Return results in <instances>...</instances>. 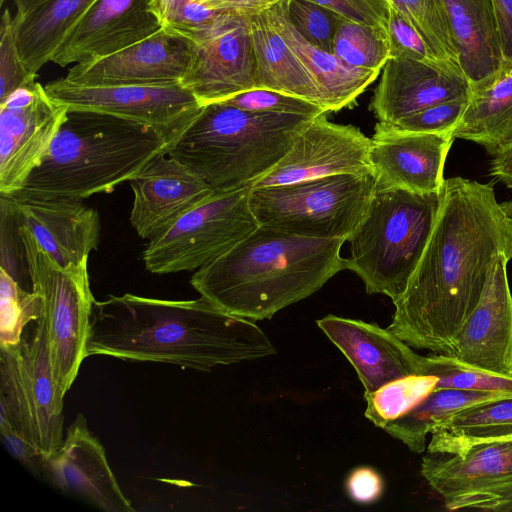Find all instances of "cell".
Segmentation results:
<instances>
[{
	"instance_id": "7a4b0ae2",
	"label": "cell",
	"mask_w": 512,
	"mask_h": 512,
	"mask_svg": "<svg viewBox=\"0 0 512 512\" xmlns=\"http://www.w3.org/2000/svg\"><path fill=\"white\" fill-rule=\"evenodd\" d=\"M88 355L209 371L276 354L251 320L204 298L165 300L130 293L93 304Z\"/></svg>"
},
{
	"instance_id": "f546056e",
	"label": "cell",
	"mask_w": 512,
	"mask_h": 512,
	"mask_svg": "<svg viewBox=\"0 0 512 512\" xmlns=\"http://www.w3.org/2000/svg\"><path fill=\"white\" fill-rule=\"evenodd\" d=\"M512 434V397L469 406L433 428L427 451L459 454Z\"/></svg>"
},
{
	"instance_id": "5b68a950",
	"label": "cell",
	"mask_w": 512,
	"mask_h": 512,
	"mask_svg": "<svg viewBox=\"0 0 512 512\" xmlns=\"http://www.w3.org/2000/svg\"><path fill=\"white\" fill-rule=\"evenodd\" d=\"M314 117L210 103L182 129L167 154L213 190L251 188L287 154Z\"/></svg>"
},
{
	"instance_id": "60d3db41",
	"label": "cell",
	"mask_w": 512,
	"mask_h": 512,
	"mask_svg": "<svg viewBox=\"0 0 512 512\" xmlns=\"http://www.w3.org/2000/svg\"><path fill=\"white\" fill-rule=\"evenodd\" d=\"M468 100L441 102L392 124L395 128L415 133H453L467 106Z\"/></svg>"
},
{
	"instance_id": "8fae6325",
	"label": "cell",
	"mask_w": 512,
	"mask_h": 512,
	"mask_svg": "<svg viewBox=\"0 0 512 512\" xmlns=\"http://www.w3.org/2000/svg\"><path fill=\"white\" fill-rule=\"evenodd\" d=\"M421 474L450 511H512V440L479 443L459 454L427 452Z\"/></svg>"
},
{
	"instance_id": "ab89813d",
	"label": "cell",
	"mask_w": 512,
	"mask_h": 512,
	"mask_svg": "<svg viewBox=\"0 0 512 512\" xmlns=\"http://www.w3.org/2000/svg\"><path fill=\"white\" fill-rule=\"evenodd\" d=\"M240 109L254 112L318 116L327 113L319 104L307 99L269 89H251L225 100Z\"/></svg>"
},
{
	"instance_id": "d590c367",
	"label": "cell",
	"mask_w": 512,
	"mask_h": 512,
	"mask_svg": "<svg viewBox=\"0 0 512 512\" xmlns=\"http://www.w3.org/2000/svg\"><path fill=\"white\" fill-rule=\"evenodd\" d=\"M421 375L437 377L435 389H458L512 395V377L482 371L440 353L423 356Z\"/></svg>"
},
{
	"instance_id": "ac0fdd59",
	"label": "cell",
	"mask_w": 512,
	"mask_h": 512,
	"mask_svg": "<svg viewBox=\"0 0 512 512\" xmlns=\"http://www.w3.org/2000/svg\"><path fill=\"white\" fill-rule=\"evenodd\" d=\"M161 28L151 0H96L64 36L51 62L65 67L105 58Z\"/></svg>"
},
{
	"instance_id": "d6986e66",
	"label": "cell",
	"mask_w": 512,
	"mask_h": 512,
	"mask_svg": "<svg viewBox=\"0 0 512 512\" xmlns=\"http://www.w3.org/2000/svg\"><path fill=\"white\" fill-rule=\"evenodd\" d=\"M371 138L370 161L376 189L439 192L453 133H415L377 122Z\"/></svg>"
},
{
	"instance_id": "3957f363",
	"label": "cell",
	"mask_w": 512,
	"mask_h": 512,
	"mask_svg": "<svg viewBox=\"0 0 512 512\" xmlns=\"http://www.w3.org/2000/svg\"><path fill=\"white\" fill-rule=\"evenodd\" d=\"M345 241L299 237L259 226L196 270L191 285L229 314L252 321L271 319L345 269L340 254Z\"/></svg>"
},
{
	"instance_id": "30bf717a",
	"label": "cell",
	"mask_w": 512,
	"mask_h": 512,
	"mask_svg": "<svg viewBox=\"0 0 512 512\" xmlns=\"http://www.w3.org/2000/svg\"><path fill=\"white\" fill-rule=\"evenodd\" d=\"M250 190H214L153 235L143 252L146 269L154 274L198 270L247 237L259 227Z\"/></svg>"
},
{
	"instance_id": "b9f144b4",
	"label": "cell",
	"mask_w": 512,
	"mask_h": 512,
	"mask_svg": "<svg viewBox=\"0 0 512 512\" xmlns=\"http://www.w3.org/2000/svg\"><path fill=\"white\" fill-rule=\"evenodd\" d=\"M387 35L390 47V58L404 57L419 61L437 58L419 32L392 5L389 9Z\"/></svg>"
},
{
	"instance_id": "4dcf8cb0",
	"label": "cell",
	"mask_w": 512,
	"mask_h": 512,
	"mask_svg": "<svg viewBox=\"0 0 512 512\" xmlns=\"http://www.w3.org/2000/svg\"><path fill=\"white\" fill-rule=\"evenodd\" d=\"M506 397H512V395L458 389H434L407 413L389 422L384 430L405 444L410 451L420 454L427 448L426 439L433 428L456 412L475 404Z\"/></svg>"
},
{
	"instance_id": "1f68e13d",
	"label": "cell",
	"mask_w": 512,
	"mask_h": 512,
	"mask_svg": "<svg viewBox=\"0 0 512 512\" xmlns=\"http://www.w3.org/2000/svg\"><path fill=\"white\" fill-rule=\"evenodd\" d=\"M333 54L353 68L380 72L390 58L387 30L343 18L334 37Z\"/></svg>"
},
{
	"instance_id": "8d00e7d4",
	"label": "cell",
	"mask_w": 512,
	"mask_h": 512,
	"mask_svg": "<svg viewBox=\"0 0 512 512\" xmlns=\"http://www.w3.org/2000/svg\"><path fill=\"white\" fill-rule=\"evenodd\" d=\"M0 348L20 344L24 328L42 314V300L34 292L24 290L4 269L0 268Z\"/></svg>"
},
{
	"instance_id": "836d02e7",
	"label": "cell",
	"mask_w": 512,
	"mask_h": 512,
	"mask_svg": "<svg viewBox=\"0 0 512 512\" xmlns=\"http://www.w3.org/2000/svg\"><path fill=\"white\" fill-rule=\"evenodd\" d=\"M419 32L440 59L459 60L444 0H388Z\"/></svg>"
},
{
	"instance_id": "7bdbcfd3",
	"label": "cell",
	"mask_w": 512,
	"mask_h": 512,
	"mask_svg": "<svg viewBox=\"0 0 512 512\" xmlns=\"http://www.w3.org/2000/svg\"><path fill=\"white\" fill-rule=\"evenodd\" d=\"M328 8L353 22L378 26L387 30L388 0H309Z\"/></svg>"
},
{
	"instance_id": "ba28073f",
	"label": "cell",
	"mask_w": 512,
	"mask_h": 512,
	"mask_svg": "<svg viewBox=\"0 0 512 512\" xmlns=\"http://www.w3.org/2000/svg\"><path fill=\"white\" fill-rule=\"evenodd\" d=\"M18 231L32 291L42 300L53 378L58 397L64 401L83 360L89 356L87 348L95 299L90 289L88 259L63 267L19 222Z\"/></svg>"
},
{
	"instance_id": "4fadbf2b",
	"label": "cell",
	"mask_w": 512,
	"mask_h": 512,
	"mask_svg": "<svg viewBox=\"0 0 512 512\" xmlns=\"http://www.w3.org/2000/svg\"><path fill=\"white\" fill-rule=\"evenodd\" d=\"M39 82L22 87L0 103V194L22 190L67 118Z\"/></svg>"
},
{
	"instance_id": "603a6c76",
	"label": "cell",
	"mask_w": 512,
	"mask_h": 512,
	"mask_svg": "<svg viewBox=\"0 0 512 512\" xmlns=\"http://www.w3.org/2000/svg\"><path fill=\"white\" fill-rule=\"evenodd\" d=\"M129 182L133 191L130 222L143 239H150L214 191L167 153L155 156Z\"/></svg>"
},
{
	"instance_id": "74e56055",
	"label": "cell",
	"mask_w": 512,
	"mask_h": 512,
	"mask_svg": "<svg viewBox=\"0 0 512 512\" xmlns=\"http://www.w3.org/2000/svg\"><path fill=\"white\" fill-rule=\"evenodd\" d=\"M296 30L318 48L333 53L334 37L344 17L309 0H287Z\"/></svg>"
},
{
	"instance_id": "6da1fadb",
	"label": "cell",
	"mask_w": 512,
	"mask_h": 512,
	"mask_svg": "<svg viewBox=\"0 0 512 512\" xmlns=\"http://www.w3.org/2000/svg\"><path fill=\"white\" fill-rule=\"evenodd\" d=\"M499 254L512 259V201L493 184L444 180L443 200L422 257L388 329L416 349L448 354L478 305Z\"/></svg>"
},
{
	"instance_id": "cb8c5ba5",
	"label": "cell",
	"mask_w": 512,
	"mask_h": 512,
	"mask_svg": "<svg viewBox=\"0 0 512 512\" xmlns=\"http://www.w3.org/2000/svg\"><path fill=\"white\" fill-rule=\"evenodd\" d=\"M8 196L17 221L59 265L81 263L98 247V212L82 204L81 200Z\"/></svg>"
},
{
	"instance_id": "e0dca14e",
	"label": "cell",
	"mask_w": 512,
	"mask_h": 512,
	"mask_svg": "<svg viewBox=\"0 0 512 512\" xmlns=\"http://www.w3.org/2000/svg\"><path fill=\"white\" fill-rule=\"evenodd\" d=\"M471 86L459 60L389 58L369 109L379 122L395 123L429 106L469 100Z\"/></svg>"
},
{
	"instance_id": "2e32d148",
	"label": "cell",
	"mask_w": 512,
	"mask_h": 512,
	"mask_svg": "<svg viewBox=\"0 0 512 512\" xmlns=\"http://www.w3.org/2000/svg\"><path fill=\"white\" fill-rule=\"evenodd\" d=\"M194 50L193 41L161 28L108 57L73 65L64 78L86 86L181 84Z\"/></svg>"
},
{
	"instance_id": "ffe728a7",
	"label": "cell",
	"mask_w": 512,
	"mask_h": 512,
	"mask_svg": "<svg viewBox=\"0 0 512 512\" xmlns=\"http://www.w3.org/2000/svg\"><path fill=\"white\" fill-rule=\"evenodd\" d=\"M509 257L496 258L484 293L447 355L482 371L512 377V294Z\"/></svg>"
},
{
	"instance_id": "e575fe53",
	"label": "cell",
	"mask_w": 512,
	"mask_h": 512,
	"mask_svg": "<svg viewBox=\"0 0 512 512\" xmlns=\"http://www.w3.org/2000/svg\"><path fill=\"white\" fill-rule=\"evenodd\" d=\"M162 28L199 43L227 19L230 13L212 8L206 0H151Z\"/></svg>"
},
{
	"instance_id": "f907efd6",
	"label": "cell",
	"mask_w": 512,
	"mask_h": 512,
	"mask_svg": "<svg viewBox=\"0 0 512 512\" xmlns=\"http://www.w3.org/2000/svg\"><path fill=\"white\" fill-rule=\"evenodd\" d=\"M1 1V4H3L5 2V0H0Z\"/></svg>"
},
{
	"instance_id": "d6a6232c",
	"label": "cell",
	"mask_w": 512,
	"mask_h": 512,
	"mask_svg": "<svg viewBox=\"0 0 512 512\" xmlns=\"http://www.w3.org/2000/svg\"><path fill=\"white\" fill-rule=\"evenodd\" d=\"M438 379L431 375H409L391 381L378 390L365 394V417L384 429L391 421L407 413L436 387Z\"/></svg>"
},
{
	"instance_id": "ee69618b",
	"label": "cell",
	"mask_w": 512,
	"mask_h": 512,
	"mask_svg": "<svg viewBox=\"0 0 512 512\" xmlns=\"http://www.w3.org/2000/svg\"><path fill=\"white\" fill-rule=\"evenodd\" d=\"M0 435L7 451L33 471L44 469V459L29 441L18 434L9 421L0 416Z\"/></svg>"
},
{
	"instance_id": "484cf974",
	"label": "cell",
	"mask_w": 512,
	"mask_h": 512,
	"mask_svg": "<svg viewBox=\"0 0 512 512\" xmlns=\"http://www.w3.org/2000/svg\"><path fill=\"white\" fill-rule=\"evenodd\" d=\"M470 86L453 136L478 143L494 156L512 146V63L503 61L497 71Z\"/></svg>"
},
{
	"instance_id": "9a60e30c",
	"label": "cell",
	"mask_w": 512,
	"mask_h": 512,
	"mask_svg": "<svg viewBox=\"0 0 512 512\" xmlns=\"http://www.w3.org/2000/svg\"><path fill=\"white\" fill-rule=\"evenodd\" d=\"M250 18L232 14L195 44L181 85L202 106L257 88Z\"/></svg>"
},
{
	"instance_id": "7c38bea8",
	"label": "cell",
	"mask_w": 512,
	"mask_h": 512,
	"mask_svg": "<svg viewBox=\"0 0 512 512\" xmlns=\"http://www.w3.org/2000/svg\"><path fill=\"white\" fill-rule=\"evenodd\" d=\"M44 87L54 102L68 110L108 114L148 125L171 143L202 107L181 84L86 86L60 78Z\"/></svg>"
},
{
	"instance_id": "681fc988",
	"label": "cell",
	"mask_w": 512,
	"mask_h": 512,
	"mask_svg": "<svg viewBox=\"0 0 512 512\" xmlns=\"http://www.w3.org/2000/svg\"><path fill=\"white\" fill-rule=\"evenodd\" d=\"M49 0H13L18 15L26 14Z\"/></svg>"
},
{
	"instance_id": "f6af8a7d",
	"label": "cell",
	"mask_w": 512,
	"mask_h": 512,
	"mask_svg": "<svg viewBox=\"0 0 512 512\" xmlns=\"http://www.w3.org/2000/svg\"><path fill=\"white\" fill-rule=\"evenodd\" d=\"M383 479L371 467H358L347 478L346 488L351 499L358 503H372L383 492Z\"/></svg>"
},
{
	"instance_id": "83f0119b",
	"label": "cell",
	"mask_w": 512,
	"mask_h": 512,
	"mask_svg": "<svg viewBox=\"0 0 512 512\" xmlns=\"http://www.w3.org/2000/svg\"><path fill=\"white\" fill-rule=\"evenodd\" d=\"M250 27L257 88L298 96L322 106L314 79L273 26L267 11L252 16Z\"/></svg>"
},
{
	"instance_id": "c3c4849f",
	"label": "cell",
	"mask_w": 512,
	"mask_h": 512,
	"mask_svg": "<svg viewBox=\"0 0 512 512\" xmlns=\"http://www.w3.org/2000/svg\"><path fill=\"white\" fill-rule=\"evenodd\" d=\"M490 175L512 188V146L493 156Z\"/></svg>"
},
{
	"instance_id": "5bb4252c",
	"label": "cell",
	"mask_w": 512,
	"mask_h": 512,
	"mask_svg": "<svg viewBox=\"0 0 512 512\" xmlns=\"http://www.w3.org/2000/svg\"><path fill=\"white\" fill-rule=\"evenodd\" d=\"M370 149L371 138L358 127L332 123L323 113L311 120L287 154L251 188L336 174L373 173Z\"/></svg>"
},
{
	"instance_id": "4316f807",
	"label": "cell",
	"mask_w": 512,
	"mask_h": 512,
	"mask_svg": "<svg viewBox=\"0 0 512 512\" xmlns=\"http://www.w3.org/2000/svg\"><path fill=\"white\" fill-rule=\"evenodd\" d=\"M460 64L474 84L503 63L492 0H444Z\"/></svg>"
},
{
	"instance_id": "9c48e42d",
	"label": "cell",
	"mask_w": 512,
	"mask_h": 512,
	"mask_svg": "<svg viewBox=\"0 0 512 512\" xmlns=\"http://www.w3.org/2000/svg\"><path fill=\"white\" fill-rule=\"evenodd\" d=\"M0 349V416L45 460L64 439V401L53 378L43 313L18 346Z\"/></svg>"
},
{
	"instance_id": "8992f818",
	"label": "cell",
	"mask_w": 512,
	"mask_h": 512,
	"mask_svg": "<svg viewBox=\"0 0 512 512\" xmlns=\"http://www.w3.org/2000/svg\"><path fill=\"white\" fill-rule=\"evenodd\" d=\"M444 185V184H443ZM443 200L439 192L376 189L366 213L348 240L345 269L356 273L368 294H383L395 302L405 292Z\"/></svg>"
},
{
	"instance_id": "f1b7e54d",
	"label": "cell",
	"mask_w": 512,
	"mask_h": 512,
	"mask_svg": "<svg viewBox=\"0 0 512 512\" xmlns=\"http://www.w3.org/2000/svg\"><path fill=\"white\" fill-rule=\"evenodd\" d=\"M96 0H49L14 16L17 45L27 70L37 72L52 56L70 28Z\"/></svg>"
},
{
	"instance_id": "44dd1931",
	"label": "cell",
	"mask_w": 512,
	"mask_h": 512,
	"mask_svg": "<svg viewBox=\"0 0 512 512\" xmlns=\"http://www.w3.org/2000/svg\"><path fill=\"white\" fill-rule=\"evenodd\" d=\"M43 471L59 490L107 512H134L108 463L105 448L78 414Z\"/></svg>"
},
{
	"instance_id": "7402d4cb",
	"label": "cell",
	"mask_w": 512,
	"mask_h": 512,
	"mask_svg": "<svg viewBox=\"0 0 512 512\" xmlns=\"http://www.w3.org/2000/svg\"><path fill=\"white\" fill-rule=\"evenodd\" d=\"M316 323L352 364L364 395L396 379L421 375L423 356L388 328L335 315Z\"/></svg>"
},
{
	"instance_id": "277c9868",
	"label": "cell",
	"mask_w": 512,
	"mask_h": 512,
	"mask_svg": "<svg viewBox=\"0 0 512 512\" xmlns=\"http://www.w3.org/2000/svg\"><path fill=\"white\" fill-rule=\"evenodd\" d=\"M170 140L157 129L108 114L68 110L17 199L82 200L130 181Z\"/></svg>"
},
{
	"instance_id": "7dc6e473",
	"label": "cell",
	"mask_w": 512,
	"mask_h": 512,
	"mask_svg": "<svg viewBox=\"0 0 512 512\" xmlns=\"http://www.w3.org/2000/svg\"><path fill=\"white\" fill-rule=\"evenodd\" d=\"M214 9L230 14L252 17L268 11L281 0H206Z\"/></svg>"
},
{
	"instance_id": "f35d334b",
	"label": "cell",
	"mask_w": 512,
	"mask_h": 512,
	"mask_svg": "<svg viewBox=\"0 0 512 512\" xmlns=\"http://www.w3.org/2000/svg\"><path fill=\"white\" fill-rule=\"evenodd\" d=\"M35 78L22 61L14 17L5 9L0 23V103L17 89L33 85Z\"/></svg>"
},
{
	"instance_id": "d4e9b609",
	"label": "cell",
	"mask_w": 512,
	"mask_h": 512,
	"mask_svg": "<svg viewBox=\"0 0 512 512\" xmlns=\"http://www.w3.org/2000/svg\"><path fill=\"white\" fill-rule=\"evenodd\" d=\"M269 20L314 79L326 112L355 105L357 98L380 72L346 65L333 53L326 52L306 40L293 26L288 15L287 0H281L267 11Z\"/></svg>"
},
{
	"instance_id": "bcb514c9",
	"label": "cell",
	"mask_w": 512,
	"mask_h": 512,
	"mask_svg": "<svg viewBox=\"0 0 512 512\" xmlns=\"http://www.w3.org/2000/svg\"><path fill=\"white\" fill-rule=\"evenodd\" d=\"M503 61L512 63V0H492Z\"/></svg>"
},
{
	"instance_id": "52a82bcc",
	"label": "cell",
	"mask_w": 512,
	"mask_h": 512,
	"mask_svg": "<svg viewBox=\"0 0 512 512\" xmlns=\"http://www.w3.org/2000/svg\"><path fill=\"white\" fill-rule=\"evenodd\" d=\"M375 188L373 173L336 174L251 188L250 206L259 226L299 237L347 241Z\"/></svg>"
}]
</instances>
